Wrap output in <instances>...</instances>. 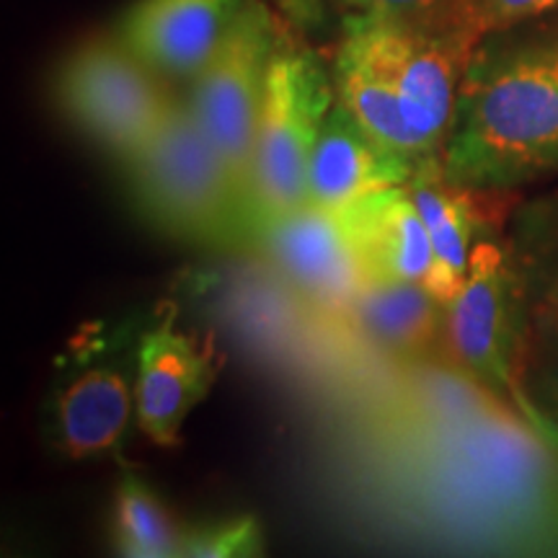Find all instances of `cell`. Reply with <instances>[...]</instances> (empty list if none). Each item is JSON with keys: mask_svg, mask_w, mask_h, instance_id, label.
<instances>
[{"mask_svg": "<svg viewBox=\"0 0 558 558\" xmlns=\"http://www.w3.org/2000/svg\"><path fill=\"white\" fill-rule=\"evenodd\" d=\"M331 505L367 538L442 554H558V448L452 360L333 429Z\"/></svg>", "mask_w": 558, "mask_h": 558, "instance_id": "obj_1", "label": "cell"}, {"mask_svg": "<svg viewBox=\"0 0 558 558\" xmlns=\"http://www.w3.org/2000/svg\"><path fill=\"white\" fill-rule=\"evenodd\" d=\"M541 19L473 50L442 153L456 184L507 194L558 177V19Z\"/></svg>", "mask_w": 558, "mask_h": 558, "instance_id": "obj_2", "label": "cell"}, {"mask_svg": "<svg viewBox=\"0 0 558 558\" xmlns=\"http://www.w3.org/2000/svg\"><path fill=\"white\" fill-rule=\"evenodd\" d=\"M135 213L166 239L246 248L248 197L179 90L148 143L122 160Z\"/></svg>", "mask_w": 558, "mask_h": 558, "instance_id": "obj_3", "label": "cell"}, {"mask_svg": "<svg viewBox=\"0 0 558 558\" xmlns=\"http://www.w3.org/2000/svg\"><path fill=\"white\" fill-rule=\"evenodd\" d=\"M333 104V78L316 52L282 34L256 122L248 181V239L264 220L308 202V171Z\"/></svg>", "mask_w": 558, "mask_h": 558, "instance_id": "obj_4", "label": "cell"}, {"mask_svg": "<svg viewBox=\"0 0 558 558\" xmlns=\"http://www.w3.org/2000/svg\"><path fill=\"white\" fill-rule=\"evenodd\" d=\"M344 37L399 94L424 163H442L458 90L478 39L445 19H390L349 13Z\"/></svg>", "mask_w": 558, "mask_h": 558, "instance_id": "obj_5", "label": "cell"}, {"mask_svg": "<svg viewBox=\"0 0 558 558\" xmlns=\"http://www.w3.org/2000/svg\"><path fill=\"white\" fill-rule=\"evenodd\" d=\"M177 94L173 81L140 60L117 34L83 41L52 75V101L65 122L117 163L148 143Z\"/></svg>", "mask_w": 558, "mask_h": 558, "instance_id": "obj_6", "label": "cell"}, {"mask_svg": "<svg viewBox=\"0 0 558 558\" xmlns=\"http://www.w3.org/2000/svg\"><path fill=\"white\" fill-rule=\"evenodd\" d=\"M137 333L96 326L70 341L45 403V437L58 456L90 460L122 450L137 411Z\"/></svg>", "mask_w": 558, "mask_h": 558, "instance_id": "obj_7", "label": "cell"}, {"mask_svg": "<svg viewBox=\"0 0 558 558\" xmlns=\"http://www.w3.org/2000/svg\"><path fill=\"white\" fill-rule=\"evenodd\" d=\"M527 347L530 318L518 269L505 243L478 241L463 288L448 303L450 357L525 418Z\"/></svg>", "mask_w": 558, "mask_h": 558, "instance_id": "obj_8", "label": "cell"}, {"mask_svg": "<svg viewBox=\"0 0 558 558\" xmlns=\"http://www.w3.org/2000/svg\"><path fill=\"white\" fill-rule=\"evenodd\" d=\"M282 34L269 5L264 0H248L184 90L199 128L241 181L246 197L256 122Z\"/></svg>", "mask_w": 558, "mask_h": 558, "instance_id": "obj_9", "label": "cell"}, {"mask_svg": "<svg viewBox=\"0 0 558 558\" xmlns=\"http://www.w3.org/2000/svg\"><path fill=\"white\" fill-rule=\"evenodd\" d=\"M246 248L259 251L305 298L344 313L373 277L347 209L303 207L264 220Z\"/></svg>", "mask_w": 558, "mask_h": 558, "instance_id": "obj_10", "label": "cell"}, {"mask_svg": "<svg viewBox=\"0 0 558 558\" xmlns=\"http://www.w3.org/2000/svg\"><path fill=\"white\" fill-rule=\"evenodd\" d=\"M218 380L209 341L177 324L171 311L158 313L137 333L135 424L158 448H177L186 418Z\"/></svg>", "mask_w": 558, "mask_h": 558, "instance_id": "obj_11", "label": "cell"}, {"mask_svg": "<svg viewBox=\"0 0 558 558\" xmlns=\"http://www.w3.org/2000/svg\"><path fill=\"white\" fill-rule=\"evenodd\" d=\"M248 0H135L114 34L173 83H190Z\"/></svg>", "mask_w": 558, "mask_h": 558, "instance_id": "obj_12", "label": "cell"}, {"mask_svg": "<svg viewBox=\"0 0 558 558\" xmlns=\"http://www.w3.org/2000/svg\"><path fill=\"white\" fill-rule=\"evenodd\" d=\"M341 316L367 341L403 362L452 360L448 303L422 282L369 277Z\"/></svg>", "mask_w": 558, "mask_h": 558, "instance_id": "obj_13", "label": "cell"}, {"mask_svg": "<svg viewBox=\"0 0 558 558\" xmlns=\"http://www.w3.org/2000/svg\"><path fill=\"white\" fill-rule=\"evenodd\" d=\"M414 177V166L383 150L339 107V101L333 104L324 128H320L316 148H313L308 202L344 209L357 205L369 194L409 184Z\"/></svg>", "mask_w": 558, "mask_h": 558, "instance_id": "obj_14", "label": "cell"}, {"mask_svg": "<svg viewBox=\"0 0 558 558\" xmlns=\"http://www.w3.org/2000/svg\"><path fill=\"white\" fill-rule=\"evenodd\" d=\"M409 192L427 222L435 248V271L427 288L442 303H450L463 288L473 248L478 241L488 239L486 233L494 215L481 205L488 192L450 181L439 160L416 171V177L409 181Z\"/></svg>", "mask_w": 558, "mask_h": 558, "instance_id": "obj_15", "label": "cell"}, {"mask_svg": "<svg viewBox=\"0 0 558 558\" xmlns=\"http://www.w3.org/2000/svg\"><path fill=\"white\" fill-rule=\"evenodd\" d=\"M344 209L373 277L429 282L435 271V248L409 184L369 194Z\"/></svg>", "mask_w": 558, "mask_h": 558, "instance_id": "obj_16", "label": "cell"}, {"mask_svg": "<svg viewBox=\"0 0 558 558\" xmlns=\"http://www.w3.org/2000/svg\"><path fill=\"white\" fill-rule=\"evenodd\" d=\"M507 254L518 269L530 337L558 333V190L522 202L509 215Z\"/></svg>", "mask_w": 558, "mask_h": 558, "instance_id": "obj_17", "label": "cell"}, {"mask_svg": "<svg viewBox=\"0 0 558 558\" xmlns=\"http://www.w3.org/2000/svg\"><path fill=\"white\" fill-rule=\"evenodd\" d=\"M339 107L365 130L369 140L390 156L407 160L418 171L424 163L401 99L390 81L347 37L341 39L331 68Z\"/></svg>", "mask_w": 558, "mask_h": 558, "instance_id": "obj_18", "label": "cell"}, {"mask_svg": "<svg viewBox=\"0 0 558 558\" xmlns=\"http://www.w3.org/2000/svg\"><path fill=\"white\" fill-rule=\"evenodd\" d=\"M111 548L128 558H173L181 556L184 527L173 520L169 507L143 478H120L111 505Z\"/></svg>", "mask_w": 558, "mask_h": 558, "instance_id": "obj_19", "label": "cell"}, {"mask_svg": "<svg viewBox=\"0 0 558 558\" xmlns=\"http://www.w3.org/2000/svg\"><path fill=\"white\" fill-rule=\"evenodd\" d=\"M522 390L525 418L558 448V333L530 337Z\"/></svg>", "mask_w": 558, "mask_h": 558, "instance_id": "obj_20", "label": "cell"}, {"mask_svg": "<svg viewBox=\"0 0 558 558\" xmlns=\"http://www.w3.org/2000/svg\"><path fill=\"white\" fill-rule=\"evenodd\" d=\"M264 554L259 520L251 514H233L202 525L184 527L181 556L190 558H251Z\"/></svg>", "mask_w": 558, "mask_h": 558, "instance_id": "obj_21", "label": "cell"}, {"mask_svg": "<svg viewBox=\"0 0 558 558\" xmlns=\"http://www.w3.org/2000/svg\"><path fill=\"white\" fill-rule=\"evenodd\" d=\"M558 11V0H458L448 21L473 39Z\"/></svg>", "mask_w": 558, "mask_h": 558, "instance_id": "obj_22", "label": "cell"}, {"mask_svg": "<svg viewBox=\"0 0 558 558\" xmlns=\"http://www.w3.org/2000/svg\"><path fill=\"white\" fill-rule=\"evenodd\" d=\"M349 13L390 19H448L458 0H333Z\"/></svg>", "mask_w": 558, "mask_h": 558, "instance_id": "obj_23", "label": "cell"}]
</instances>
